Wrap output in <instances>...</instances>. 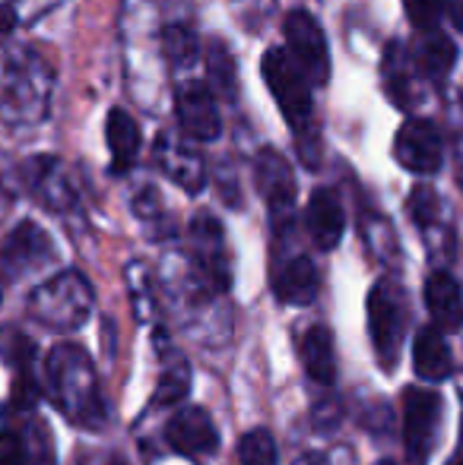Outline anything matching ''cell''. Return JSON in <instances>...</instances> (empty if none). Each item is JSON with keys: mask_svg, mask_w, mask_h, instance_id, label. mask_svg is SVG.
Returning <instances> with one entry per match:
<instances>
[{"mask_svg": "<svg viewBox=\"0 0 463 465\" xmlns=\"http://www.w3.org/2000/svg\"><path fill=\"white\" fill-rule=\"evenodd\" d=\"M260 74L270 89V95L277 98L283 117L292 124L296 134H305L311 127V83L302 70L296 67V61L289 57V51L270 48L260 61Z\"/></svg>", "mask_w": 463, "mask_h": 465, "instance_id": "3", "label": "cell"}, {"mask_svg": "<svg viewBox=\"0 0 463 465\" xmlns=\"http://www.w3.org/2000/svg\"><path fill=\"white\" fill-rule=\"evenodd\" d=\"M257 187L273 209H289L296 203V178H292L289 162L273 149L257 155Z\"/></svg>", "mask_w": 463, "mask_h": 465, "instance_id": "11", "label": "cell"}, {"mask_svg": "<svg viewBox=\"0 0 463 465\" xmlns=\"http://www.w3.org/2000/svg\"><path fill=\"white\" fill-rule=\"evenodd\" d=\"M48 390L57 409L76 424L102 421V396L93 361L80 345H57L48 355Z\"/></svg>", "mask_w": 463, "mask_h": 465, "instance_id": "1", "label": "cell"}, {"mask_svg": "<svg viewBox=\"0 0 463 465\" xmlns=\"http://www.w3.org/2000/svg\"><path fill=\"white\" fill-rule=\"evenodd\" d=\"M51 257V238L35 225V222H23L13 228L10 241H6V260L16 270H35Z\"/></svg>", "mask_w": 463, "mask_h": 465, "instance_id": "16", "label": "cell"}, {"mask_svg": "<svg viewBox=\"0 0 463 465\" xmlns=\"http://www.w3.org/2000/svg\"><path fill=\"white\" fill-rule=\"evenodd\" d=\"M286 48L296 67L308 76L311 86H327L330 80V54L327 38L317 19L308 10H292L286 16Z\"/></svg>", "mask_w": 463, "mask_h": 465, "instance_id": "6", "label": "cell"}, {"mask_svg": "<svg viewBox=\"0 0 463 465\" xmlns=\"http://www.w3.org/2000/svg\"><path fill=\"white\" fill-rule=\"evenodd\" d=\"M296 465H330V462L324 460L321 453H305V456H298Z\"/></svg>", "mask_w": 463, "mask_h": 465, "instance_id": "29", "label": "cell"}, {"mask_svg": "<svg viewBox=\"0 0 463 465\" xmlns=\"http://www.w3.org/2000/svg\"><path fill=\"white\" fill-rule=\"evenodd\" d=\"M187 390H191V371H187V364H178V368L172 364L168 371H162L153 405L156 409H166V405L181 402V399L187 396Z\"/></svg>", "mask_w": 463, "mask_h": 465, "instance_id": "21", "label": "cell"}, {"mask_svg": "<svg viewBox=\"0 0 463 465\" xmlns=\"http://www.w3.org/2000/svg\"><path fill=\"white\" fill-rule=\"evenodd\" d=\"M13 405H19V409H32L35 405V399H38V390H35V383H32L29 377H16L13 380Z\"/></svg>", "mask_w": 463, "mask_h": 465, "instance_id": "27", "label": "cell"}, {"mask_svg": "<svg viewBox=\"0 0 463 465\" xmlns=\"http://www.w3.org/2000/svg\"><path fill=\"white\" fill-rule=\"evenodd\" d=\"M302 364L317 383L330 386L337 380V351L327 326H311L302 336Z\"/></svg>", "mask_w": 463, "mask_h": 465, "instance_id": "17", "label": "cell"}, {"mask_svg": "<svg viewBox=\"0 0 463 465\" xmlns=\"http://www.w3.org/2000/svg\"><path fill=\"white\" fill-rule=\"evenodd\" d=\"M426 307L441 330H458L463 320V294L454 276L432 272L426 282Z\"/></svg>", "mask_w": 463, "mask_h": 465, "instance_id": "14", "label": "cell"}, {"mask_svg": "<svg viewBox=\"0 0 463 465\" xmlns=\"http://www.w3.org/2000/svg\"><path fill=\"white\" fill-rule=\"evenodd\" d=\"M409 16L419 25H432L438 16V0H409Z\"/></svg>", "mask_w": 463, "mask_h": 465, "instance_id": "28", "label": "cell"}, {"mask_svg": "<svg viewBox=\"0 0 463 465\" xmlns=\"http://www.w3.org/2000/svg\"><path fill=\"white\" fill-rule=\"evenodd\" d=\"M197 51H200L197 35H194L187 25H168V29H166V54H168V61L178 64V67H187V64H194Z\"/></svg>", "mask_w": 463, "mask_h": 465, "instance_id": "22", "label": "cell"}, {"mask_svg": "<svg viewBox=\"0 0 463 465\" xmlns=\"http://www.w3.org/2000/svg\"><path fill=\"white\" fill-rule=\"evenodd\" d=\"M178 121H181V127H185V134L191 136V140H200V143H213L219 136V130H223L216 102H213V95L206 86L181 89Z\"/></svg>", "mask_w": 463, "mask_h": 465, "instance_id": "10", "label": "cell"}, {"mask_svg": "<svg viewBox=\"0 0 463 465\" xmlns=\"http://www.w3.org/2000/svg\"><path fill=\"white\" fill-rule=\"evenodd\" d=\"M454 57H458V51H454V45L448 42L445 35H435L432 42L422 48V64H426V70L432 76H445L448 70H451Z\"/></svg>", "mask_w": 463, "mask_h": 465, "instance_id": "23", "label": "cell"}, {"mask_svg": "<svg viewBox=\"0 0 463 465\" xmlns=\"http://www.w3.org/2000/svg\"><path fill=\"white\" fill-rule=\"evenodd\" d=\"M0 355H4V361L10 368L25 371L32 358H35V342L23 330H16V326H4L0 330Z\"/></svg>", "mask_w": 463, "mask_h": 465, "instance_id": "20", "label": "cell"}, {"mask_svg": "<svg viewBox=\"0 0 463 465\" xmlns=\"http://www.w3.org/2000/svg\"><path fill=\"white\" fill-rule=\"evenodd\" d=\"M441 428V396L426 386H409L403 392V447L409 465H426L432 460Z\"/></svg>", "mask_w": 463, "mask_h": 465, "instance_id": "5", "label": "cell"}, {"mask_svg": "<svg viewBox=\"0 0 463 465\" xmlns=\"http://www.w3.org/2000/svg\"><path fill=\"white\" fill-rule=\"evenodd\" d=\"M89 311H93V288L86 285L80 272H61V276L48 279L42 288H35L29 301L32 317L57 332L80 330Z\"/></svg>", "mask_w": 463, "mask_h": 465, "instance_id": "2", "label": "cell"}, {"mask_svg": "<svg viewBox=\"0 0 463 465\" xmlns=\"http://www.w3.org/2000/svg\"><path fill=\"white\" fill-rule=\"evenodd\" d=\"M317 288H321V276H317L315 263L308 257H296L277 272L273 279V292L283 304H292V307H305L315 301Z\"/></svg>", "mask_w": 463, "mask_h": 465, "instance_id": "13", "label": "cell"}, {"mask_svg": "<svg viewBox=\"0 0 463 465\" xmlns=\"http://www.w3.org/2000/svg\"><path fill=\"white\" fill-rule=\"evenodd\" d=\"M238 460L241 465H277V440L270 437V430L257 428L251 434L241 437L238 443Z\"/></svg>", "mask_w": 463, "mask_h": 465, "instance_id": "19", "label": "cell"}, {"mask_svg": "<svg viewBox=\"0 0 463 465\" xmlns=\"http://www.w3.org/2000/svg\"><path fill=\"white\" fill-rule=\"evenodd\" d=\"M191 232L200 247V257L206 260L210 272L216 276V285H229V272H223V228H219V222L213 215H197Z\"/></svg>", "mask_w": 463, "mask_h": 465, "instance_id": "18", "label": "cell"}, {"mask_svg": "<svg viewBox=\"0 0 463 465\" xmlns=\"http://www.w3.org/2000/svg\"><path fill=\"white\" fill-rule=\"evenodd\" d=\"M305 222H308L311 241L321 251H334L340 244L343 232H347V215H343L340 196L327 187H317L308 200V209H305Z\"/></svg>", "mask_w": 463, "mask_h": 465, "instance_id": "9", "label": "cell"}, {"mask_svg": "<svg viewBox=\"0 0 463 465\" xmlns=\"http://www.w3.org/2000/svg\"><path fill=\"white\" fill-rule=\"evenodd\" d=\"M106 143L112 153V172H130L140 153V127L127 111L115 108L106 121Z\"/></svg>", "mask_w": 463, "mask_h": 465, "instance_id": "15", "label": "cell"}, {"mask_svg": "<svg viewBox=\"0 0 463 465\" xmlns=\"http://www.w3.org/2000/svg\"><path fill=\"white\" fill-rule=\"evenodd\" d=\"M210 76L216 80V86L229 89V95H235V64H232V54L223 42H210Z\"/></svg>", "mask_w": 463, "mask_h": 465, "instance_id": "24", "label": "cell"}, {"mask_svg": "<svg viewBox=\"0 0 463 465\" xmlns=\"http://www.w3.org/2000/svg\"><path fill=\"white\" fill-rule=\"evenodd\" d=\"M403 330H407V307H403L400 288L390 285V282H377L368 294V332H371L377 364L384 371L397 368Z\"/></svg>", "mask_w": 463, "mask_h": 465, "instance_id": "4", "label": "cell"}, {"mask_svg": "<svg viewBox=\"0 0 463 465\" xmlns=\"http://www.w3.org/2000/svg\"><path fill=\"white\" fill-rule=\"evenodd\" d=\"M377 465H397V462H390V460H384V462H377Z\"/></svg>", "mask_w": 463, "mask_h": 465, "instance_id": "30", "label": "cell"}, {"mask_svg": "<svg viewBox=\"0 0 463 465\" xmlns=\"http://www.w3.org/2000/svg\"><path fill=\"white\" fill-rule=\"evenodd\" d=\"M394 155L407 172L413 174H435L445 162V146H441V134L435 130L432 121L413 117L397 130Z\"/></svg>", "mask_w": 463, "mask_h": 465, "instance_id": "7", "label": "cell"}, {"mask_svg": "<svg viewBox=\"0 0 463 465\" xmlns=\"http://www.w3.org/2000/svg\"><path fill=\"white\" fill-rule=\"evenodd\" d=\"M0 465H25V443L13 430L0 434Z\"/></svg>", "mask_w": 463, "mask_h": 465, "instance_id": "25", "label": "cell"}, {"mask_svg": "<svg viewBox=\"0 0 463 465\" xmlns=\"http://www.w3.org/2000/svg\"><path fill=\"white\" fill-rule=\"evenodd\" d=\"M166 437L172 443V450H178L185 456H210L219 450V430L204 409H181L168 421Z\"/></svg>", "mask_w": 463, "mask_h": 465, "instance_id": "8", "label": "cell"}, {"mask_svg": "<svg viewBox=\"0 0 463 465\" xmlns=\"http://www.w3.org/2000/svg\"><path fill=\"white\" fill-rule=\"evenodd\" d=\"M451 465H463V460H458V462H451Z\"/></svg>", "mask_w": 463, "mask_h": 465, "instance_id": "31", "label": "cell"}, {"mask_svg": "<svg viewBox=\"0 0 463 465\" xmlns=\"http://www.w3.org/2000/svg\"><path fill=\"white\" fill-rule=\"evenodd\" d=\"M409 209H413V219L416 222H432V213H435V193L428 187H416L413 196H409Z\"/></svg>", "mask_w": 463, "mask_h": 465, "instance_id": "26", "label": "cell"}, {"mask_svg": "<svg viewBox=\"0 0 463 465\" xmlns=\"http://www.w3.org/2000/svg\"><path fill=\"white\" fill-rule=\"evenodd\" d=\"M413 368L422 380H428V383H441V380L451 377L454 358H451V345L441 336V326H428V330H422L419 336H416Z\"/></svg>", "mask_w": 463, "mask_h": 465, "instance_id": "12", "label": "cell"}]
</instances>
